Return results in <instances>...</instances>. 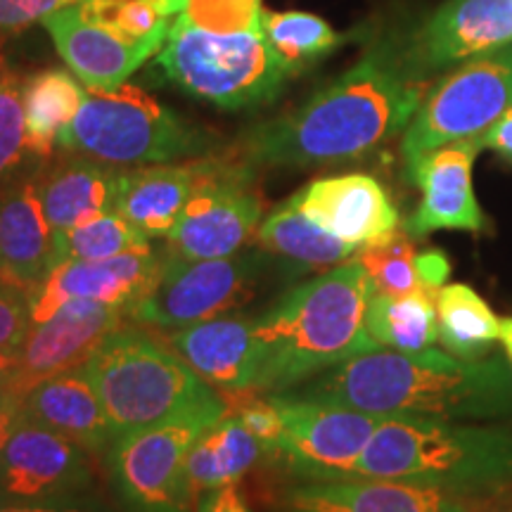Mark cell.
<instances>
[{
  "mask_svg": "<svg viewBox=\"0 0 512 512\" xmlns=\"http://www.w3.org/2000/svg\"><path fill=\"white\" fill-rule=\"evenodd\" d=\"M266 456L259 439L242 425L235 413H226L204 430L190 446L188 479L197 498L204 491L238 484L252 467Z\"/></svg>",
  "mask_w": 512,
  "mask_h": 512,
  "instance_id": "26",
  "label": "cell"
},
{
  "mask_svg": "<svg viewBox=\"0 0 512 512\" xmlns=\"http://www.w3.org/2000/svg\"><path fill=\"white\" fill-rule=\"evenodd\" d=\"M223 415H192L131 434L110 446V470L128 512H195L188 453Z\"/></svg>",
  "mask_w": 512,
  "mask_h": 512,
  "instance_id": "10",
  "label": "cell"
},
{
  "mask_svg": "<svg viewBox=\"0 0 512 512\" xmlns=\"http://www.w3.org/2000/svg\"><path fill=\"white\" fill-rule=\"evenodd\" d=\"M254 320L221 316L169 332V347L202 377L223 401L256 394L259 347Z\"/></svg>",
  "mask_w": 512,
  "mask_h": 512,
  "instance_id": "19",
  "label": "cell"
},
{
  "mask_svg": "<svg viewBox=\"0 0 512 512\" xmlns=\"http://www.w3.org/2000/svg\"><path fill=\"white\" fill-rule=\"evenodd\" d=\"M467 505L434 486L370 477L306 479L285 494L290 512H465Z\"/></svg>",
  "mask_w": 512,
  "mask_h": 512,
  "instance_id": "21",
  "label": "cell"
},
{
  "mask_svg": "<svg viewBox=\"0 0 512 512\" xmlns=\"http://www.w3.org/2000/svg\"><path fill=\"white\" fill-rule=\"evenodd\" d=\"M479 140H482V147H489V150L498 152L503 159L512 162V107L489 131L482 133Z\"/></svg>",
  "mask_w": 512,
  "mask_h": 512,
  "instance_id": "42",
  "label": "cell"
},
{
  "mask_svg": "<svg viewBox=\"0 0 512 512\" xmlns=\"http://www.w3.org/2000/svg\"><path fill=\"white\" fill-rule=\"evenodd\" d=\"M354 477L434 486L472 501L512 484V425L382 418Z\"/></svg>",
  "mask_w": 512,
  "mask_h": 512,
  "instance_id": "4",
  "label": "cell"
},
{
  "mask_svg": "<svg viewBox=\"0 0 512 512\" xmlns=\"http://www.w3.org/2000/svg\"><path fill=\"white\" fill-rule=\"evenodd\" d=\"M259 264V256L254 254L183 259L164 252L155 285L128 309L126 316L133 323L166 330L221 318L252 297Z\"/></svg>",
  "mask_w": 512,
  "mask_h": 512,
  "instance_id": "11",
  "label": "cell"
},
{
  "mask_svg": "<svg viewBox=\"0 0 512 512\" xmlns=\"http://www.w3.org/2000/svg\"><path fill=\"white\" fill-rule=\"evenodd\" d=\"M482 150V140L465 138L441 145L408 166V176L422 192L418 209L403 228L411 238H427L437 230H489L472 183V166Z\"/></svg>",
  "mask_w": 512,
  "mask_h": 512,
  "instance_id": "15",
  "label": "cell"
},
{
  "mask_svg": "<svg viewBox=\"0 0 512 512\" xmlns=\"http://www.w3.org/2000/svg\"><path fill=\"white\" fill-rule=\"evenodd\" d=\"M112 422L114 439L147 427L226 415L228 406L171 347L138 328H119L81 366Z\"/></svg>",
  "mask_w": 512,
  "mask_h": 512,
  "instance_id": "5",
  "label": "cell"
},
{
  "mask_svg": "<svg viewBox=\"0 0 512 512\" xmlns=\"http://www.w3.org/2000/svg\"><path fill=\"white\" fill-rule=\"evenodd\" d=\"M22 420V418H17V420H5V422H0V451H3V446H5V441L10 439V434H12V430H15L17 427V422Z\"/></svg>",
  "mask_w": 512,
  "mask_h": 512,
  "instance_id": "49",
  "label": "cell"
},
{
  "mask_svg": "<svg viewBox=\"0 0 512 512\" xmlns=\"http://www.w3.org/2000/svg\"><path fill=\"white\" fill-rule=\"evenodd\" d=\"M498 342H501L505 358H508V363L512 368V316L501 320V339H498Z\"/></svg>",
  "mask_w": 512,
  "mask_h": 512,
  "instance_id": "47",
  "label": "cell"
},
{
  "mask_svg": "<svg viewBox=\"0 0 512 512\" xmlns=\"http://www.w3.org/2000/svg\"><path fill=\"white\" fill-rule=\"evenodd\" d=\"M166 79L221 110H247L275 100L292 72L259 31L211 34L171 24L157 53Z\"/></svg>",
  "mask_w": 512,
  "mask_h": 512,
  "instance_id": "7",
  "label": "cell"
},
{
  "mask_svg": "<svg viewBox=\"0 0 512 512\" xmlns=\"http://www.w3.org/2000/svg\"><path fill=\"white\" fill-rule=\"evenodd\" d=\"M57 147L114 166L169 164L181 157H202L211 138L143 88L124 83L114 91L88 88Z\"/></svg>",
  "mask_w": 512,
  "mask_h": 512,
  "instance_id": "6",
  "label": "cell"
},
{
  "mask_svg": "<svg viewBox=\"0 0 512 512\" xmlns=\"http://www.w3.org/2000/svg\"><path fill=\"white\" fill-rule=\"evenodd\" d=\"M195 512H252L245 494L240 491L238 484H226L219 489L204 491L197 498Z\"/></svg>",
  "mask_w": 512,
  "mask_h": 512,
  "instance_id": "41",
  "label": "cell"
},
{
  "mask_svg": "<svg viewBox=\"0 0 512 512\" xmlns=\"http://www.w3.org/2000/svg\"><path fill=\"white\" fill-rule=\"evenodd\" d=\"M74 3L79 0H0V36L17 34Z\"/></svg>",
  "mask_w": 512,
  "mask_h": 512,
  "instance_id": "39",
  "label": "cell"
},
{
  "mask_svg": "<svg viewBox=\"0 0 512 512\" xmlns=\"http://www.w3.org/2000/svg\"><path fill=\"white\" fill-rule=\"evenodd\" d=\"M415 271H418L422 290L437 294L446 285L448 273H451V261L441 249H425V252H418V256H415Z\"/></svg>",
  "mask_w": 512,
  "mask_h": 512,
  "instance_id": "40",
  "label": "cell"
},
{
  "mask_svg": "<svg viewBox=\"0 0 512 512\" xmlns=\"http://www.w3.org/2000/svg\"><path fill=\"white\" fill-rule=\"evenodd\" d=\"M439 342L460 358H482L501 339V318L465 283H448L437 292Z\"/></svg>",
  "mask_w": 512,
  "mask_h": 512,
  "instance_id": "30",
  "label": "cell"
},
{
  "mask_svg": "<svg viewBox=\"0 0 512 512\" xmlns=\"http://www.w3.org/2000/svg\"><path fill=\"white\" fill-rule=\"evenodd\" d=\"M197 181V159L121 171L114 211L145 238H169Z\"/></svg>",
  "mask_w": 512,
  "mask_h": 512,
  "instance_id": "24",
  "label": "cell"
},
{
  "mask_svg": "<svg viewBox=\"0 0 512 512\" xmlns=\"http://www.w3.org/2000/svg\"><path fill=\"white\" fill-rule=\"evenodd\" d=\"M256 240L266 252L313 271H330L356 259L361 252L313 223L290 200L266 216V221L256 230Z\"/></svg>",
  "mask_w": 512,
  "mask_h": 512,
  "instance_id": "27",
  "label": "cell"
},
{
  "mask_svg": "<svg viewBox=\"0 0 512 512\" xmlns=\"http://www.w3.org/2000/svg\"><path fill=\"white\" fill-rule=\"evenodd\" d=\"M162 271V254L131 252L98 261H60L29 292L31 325L41 323L72 299L119 306L128 313L155 285Z\"/></svg>",
  "mask_w": 512,
  "mask_h": 512,
  "instance_id": "16",
  "label": "cell"
},
{
  "mask_svg": "<svg viewBox=\"0 0 512 512\" xmlns=\"http://www.w3.org/2000/svg\"><path fill=\"white\" fill-rule=\"evenodd\" d=\"M358 259L292 287L252 323L259 347L256 394H283L347 358L377 349L366 330L373 297Z\"/></svg>",
  "mask_w": 512,
  "mask_h": 512,
  "instance_id": "3",
  "label": "cell"
},
{
  "mask_svg": "<svg viewBox=\"0 0 512 512\" xmlns=\"http://www.w3.org/2000/svg\"><path fill=\"white\" fill-rule=\"evenodd\" d=\"M283 413V437L275 456L304 479L354 477L358 460L382 418L328 403L266 394Z\"/></svg>",
  "mask_w": 512,
  "mask_h": 512,
  "instance_id": "12",
  "label": "cell"
},
{
  "mask_svg": "<svg viewBox=\"0 0 512 512\" xmlns=\"http://www.w3.org/2000/svg\"><path fill=\"white\" fill-rule=\"evenodd\" d=\"M22 86L15 74L0 60V181L15 174L27 150V126H24Z\"/></svg>",
  "mask_w": 512,
  "mask_h": 512,
  "instance_id": "36",
  "label": "cell"
},
{
  "mask_svg": "<svg viewBox=\"0 0 512 512\" xmlns=\"http://www.w3.org/2000/svg\"><path fill=\"white\" fill-rule=\"evenodd\" d=\"M88 479L81 446L24 418L0 451V505L55 503L83 489Z\"/></svg>",
  "mask_w": 512,
  "mask_h": 512,
  "instance_id": "13",
  "label": "cell"
},
{
  "mask_svg": "<svg viewBox=\"0 0 512 512\" xmlns=\"http://www.w3.org/2000/svg\"><path fill=\"white\" fill-rule=\"evenodd\" d=\"M19 408H22V396L8 384H0V422L22 418Z\"/></svg>",
  "mask_w": 512,
  "mask_h": 512,
  "instance_id": "44",
  "label": "cell"
},
{
  "mask_svg": "<svg viewBox=\"0 0 512 512\" xmlns=\"http://www.w3.org/2000/svg\"><path fill=\"white\" fill-rule=\"evenodd\" d=\"M427 79L408 36L377 38L304 105L254 126L240 157L264 166H316L368 155L406 131L425 100Z\"/></svg>",
  "mask_w": 512,
  "mask_h": 512,
  "instance_id": "1",
  "label": "cell"
},
{
  "mask_svg": "<svg viewBox=\"0 0 512 512\" xmlns=\"http://www.w3.org/2000/svg\"><path fill=\"white\" fill-rule=\"evenodd\" d=\"M147 3L155 5L162 15L169 17V15H178V12L185 8V3H188V0H147Z\"/></svg>",
  "mask_w": 512,
  "mask_h": 512,
  "instance_id": "48",
  "label": "cell"
},
{
  "mask_svg": "<svg viewBox=\"0 0 512 512\" xmlns=\"http://www.w3.org/2000/svg\"><path fill=\"white\" fill-rule=\"evenodd\" d=\"M512 43V0H446L408 36L413 60L434 74Z\"/></svg>",
  "mask_w": 512,
  "mask_h": 512,
  "instance_id": "18",
  "label": "cell"
},
{
  "mask_svg": "<svg viewBox=\"0 0 512 512\" xmlns=\"http://www.w3.org/2000/svg\"><path fill=\"white\" fill-rule=\"evenodd\" d=\"M131 252H152L150 238H145L117 211H107L81 226L55 233V264L112 259V256Z\"/></svg>",
  "mask_w": 512,
  "mask_h": 512,
  "instance_id": "32",
  "label": "cell"
},
{
  "mask_svg": "<svg viewBox=\"0 0 512 512\" xmlns=\"http://www.w3.org/2000/svg\"><path fill=\"white\" fill-rule=\"evenodd\" d=\"M283 394L377 418L496 420L512 415V368L503 358L377 347Z\"/></svg>",
  "mask_w": 512,
  "mask_h": 512,
  "instance_id": "2",
  "label": "cell"
},
{
  "mask_svg": "<svg viewBox=\"0 0 512 512\" xmlns=\"http://www.w3.org/2000/svg\"><path fill=\"white\" fill-rule=\"evenodd\" d=\"M86 91L67 69H43L22 86L27 150L38 159L53 155L62 131L72 124Z\"/></svg>",
  "mask_w": 512,
  "mask_h": 512,
  "instance_id": "28",
  "label": "cell"
},
{
  "mask_svg": "<svg viewBox=\"0 0 512 512\" xmlns=\"http://www.w3.org/2000/svg\"><path fill=\"white\" fill-rule=\"evenodd\" d=\"M17 351H0V384H10L17 373Z\"/></svg>",
  "mask_w": 512,
  "mask_h": 512,
  "instance_id": "46",
  "label": "cell"
},
{
  "mask_svg": "<svg viewBox=\"0 0 512 512\" xmlns=\"http://www.w3.org/2000/svg\"><path fill=\"white\" fill-rule=\"evenodd\" d=\"M252 164L238 157H200L197 181L181 219L169 233L166 252L183 259H221L238 254L261 226Z\"/></svg>",
  "mask_w": 512,
  "mask_h": 512,
  "instance_id": "9",
  "label": "cell"
},
{
  "mask_svg": "<svg viewBox=\"0 0 512 512\" xmlns=\"http://www.w3.org/2000/svg\"><path fill=\"white\" fill-rule=\"evenodd\" d=\"M512 107V46L475 55L425 95L403 131V162L413 166L441 145L479 138Z\"/></svg>",
  "mask_w": 512,
  "mask_h": 512,
  "instance_id": "8",
  "label": "cell"
},
{
  "mask_svg": "<svg viewBox=\"0 0 512 512\" xmlns=\"http://www.w3.org/2000/svg\"><path fill=\"white\" fill-rule=\"evenodd\" d=\"M79 10L131 43L164 46L169 22L147 0H79Z\"/></svg>",
  "mask_w": 512,
  "mask_h": 512,
  "instance_id": "34",
  "label": "cell"
},
{
  "mask_svg": "<svg viewBox=\"0 0 512 512\" xmlns=\"http://www.w3.org/2000/svg\"><path fill=\"white\" fill-rule=\"evenodd\" d=\"M119 176L117 166L91 157H67L38 176V195L53 233L114 211Z\"/></svg>",
  "mask_w": 512,
  "mask_h": 512,
  "instance_id": "25",
  "label": "cell"
},
{
  "mask_svg": "<svg viewBox=\"0 0 512 512\" xmlns=\"http://www.w3.org/2000/svg\"><path fill=\"white\" fill-rule=\"evenodd\" d=\"M0 512H88L86 508L64 503H34V505H0Z\"/></svg>",
  "mask_w": 512,
  "mask_h": 512,
  "instance_id": "45",
  "label": "cell"
},
{
  "mask_svg": "<svg viewBox=\"0 0 512 512\" xmlns=\"http://www.w3.org/2000/svg\"><path fill=\"white\" fill-rule=\"evenodd\" d=\"M41 24L53 38L64 64L91 91H114L124 86L128 76L136 72L147 57L162 50L152 43L126 41L83 15L76 3L48 15Z\"/></svg>",
  "mask_w": 512,
  "mask_h": 512,
  "instance_id": "20",
  "label": "cell"
},
{
  "mask_svg": "<svg viewBox=\"0 0 512 512\" xmlns=\"http://www.w3.org/2000/svg\"><path fill=\"white\" fill-rule=\"evenodd\" d=\"M29 330V294L0 283V351H19Z\"/></svg>",
  "mask_w": 512,
  "mask_h": 512,
  "instance_id": "38",
  "label": "cell"
},
{
  "mask_svg": "<svg viewBox=\"0 0 512 512\" xmlns=\"http://www.w3.org/2000/svg\"><path fill=\"white\" fill-rule=\"evenodd\" d=\"M126 311L119 306L72 299L53 316L31 325L27 339L17 351V373L8 387L22 396L48 377L81 368L102 339L121 328Z\"/></svg>",
  "mask_w": 512,
  "mask_h": 512,
  "instance_id": "14",
  "label": "cell"
},
{
  "mask_svg": "<svg viewBox=\"0 0 512 512\" xmlns=\"http://www.w3.org/2000/svg\"><path fill=\"white\" fill-rule=\"evenodd\" d=\"M366 330L377 347L394 351L432 349L439 342L437 294L415 290L411 294H373L366 309Z\"/></svg>",
  "mask_w": 512,
  "mask_h": 512,
  "instance_id": "29",
  "label": "cell"
},
{
  "mask_svg": "<svg viewBox=\"0 0 512 512\" xmlns=\"http://www.w3.org/2000/svg\"><path fill=\"white\" fill-rule=\"evenodd\" d=\"M290 202L335 238L366 249L401 230V214L377 178L344 174L316 178Z\"/></svg>",
  "mask_w": 512,
  "mask_h": 512,
  "instance_id": "17",
  "label": "cell"
},
{
  "mask_svg": "<svg viewBox=\"0 0 512 512\" xmlns=\"http://www.w3.org/2000/svg\"><path fill=\"white\" fill-rule=\"evenodd\" d=\"M264 8L261 0H188L178 12V22L211 34H242L259 31Z\"/></svg>",
  "mask_w": 512,
  "mask_h": 512,
  "instance_id": "35",
  "label": "cell"
},
{
  "mask_svg": "<svg viewBox=\"0 0 512 512\" xmlns=\"http://www.w3.org/2000/svg\"><path fill=\"white\" fill-rule=\"evenodd\" d=\"M24 420L53 430L88 453H102L114 444L112 422L93 382L81 368L48 377L22 394Z\"/></svg>",
  "mask_w": 512,
  "mask_h": 512,
  "instance_id": "23",
  "label": "cell"
},
{
  "mask_svg": "<svg viewBox=\"0 0 512 512\" xmlns=\"http://www.w3.org/2000/svg\"><path fill=\"white\" fill-rule=\"evenodd\" d=\"M261 36L271 43L292 76L299 74L309 64L323 60L332 53L342 36L325 22L323 17L311 12H266L261 17Z\"/></svg>",
  "mask_w": 512,
  "mask_h": 512,
  "instance_id": "31",
  "label": "cell"
},
{
  "mask_svg": "<svg viewBox=\"0 0 512 512\" xmlns=\"http://www.w3.org/2000/svg\"><path fill=\"white\" fill-rule=\"evenodd\" d=\"M228 411L242 420V425L259 439L268 458L275 456V448L283 437V413L278 403L266 394H245L226 401Z\"/></svg>",
  "mask_w": 512,
  "mask_h": 512,
  "instance_id": "37",
  "label": "cell"
},
{
  "mask_svg": "<svg viewBox=\"0 0 512 512\" xmlns=\"http://www.w3.org/2000/svg\"><path fill=\"white\" fill-rule=\"evenodd\" d=\"M465 512H512V484L486 496L472 498Z\"/></svg>",
  "mask_w": 512,
  "mask_h": 512,
  "instance_id": "43",
  "label": "cell"
},
{
  "mask_svg": "<svg viewBox=\"0 0 512 512\" xmlns=\"http://www.w3.org/2000/svg\"><path fill=\"white\" fill-rule=\"evenodd\" d=\"M55 266V233L43 214L38 178L0 190V283L36 290Z\"/></svg>",
  "mask_w": 512,
  "mask_h": 512,
  "instance_id": "22",
  "label": "cell"
},
{
  "mask_svg": "<svg viewBox=\"0 0 512 512\" xmlns=\"http://www.w3.org/2000/svg\"><path fill=\"white\" fill-rule=\"evenodd\" d=\"M415 245L406 230H399L392 238L377 242L358 252L356 259L366 268L370 283L377 294H411L422 290L418 271H415Z\"/></svg>",
  "mask_w": 512,
  "mask_h": 512,
  "instance_id": "33",
  "label": "cell"
}]
</instances>
